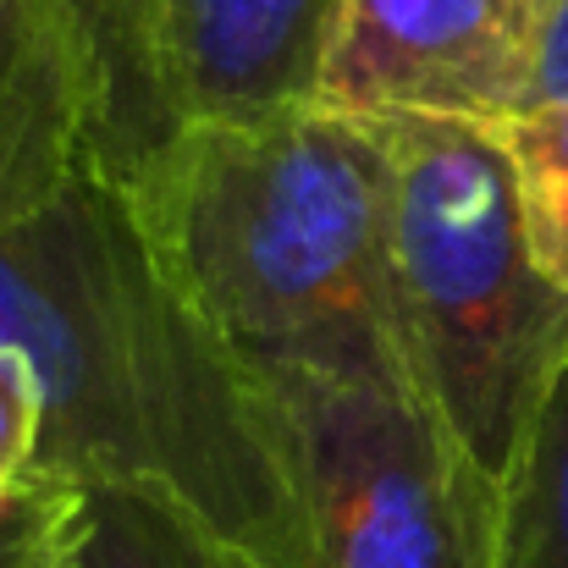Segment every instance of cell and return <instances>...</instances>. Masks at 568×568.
I'll return each instance as SVG.
<instances>
[{
	"label": "cell",
	"mask_w": 568,
	"mask_h": 568,
	"mask_svg": "<svg viewBox=\"0 0 568 568\" xmlns=\"http://www.w3.org/2000/svg\"><path fill=\"white\" fill-rule=\"evenodd\" d=\"M0 348L33 359L44 469L166 508L237 568H315L265 381L178 293L111 172L0 232Z\"/></svg>",
	"instance_id": "obj_1"
},
{
	"label": "cell",
	"mask_w": 568,
	"mask_h": 568,
	"mask_svg": "<svg viewBox=\"0 0 568 568\" xmlns=\"http://www.w3.org/2000/svg\"><path fill=\"white\" fill-rule=\"evenodd\" d=\"M116 183L178 293L254 376L419 397L371 122L304 105L248 128H178Z\"/></svg>",
	"instance_id": "obj_2"
},
{
	"label": "cell",
	"mask_w": 568,
	"mask_h": 568,
	"mask_svg": "<svg viewBox=\"0 0 568 568\" xmlns=\"http://www.w3.org/2000/svg\"><path fill=\"white\" fill-rule=\"evenodd\" d=\"M392 304L425 408L514 486L568 371V293L530 254L514 166L491 122L386 116Z\"/></svg>",
	"instance_id": "obj_3"
},
{
	"label": "cell",
	"mask_w": 568,
	"mask_h": 568,
	"mask_svg": "<svg viewBox=\"0 0 568 568\" xmlns=\"http://www.w3.org/2000/svg\"><path fill=\"white\" fill-rule=\"evenodd\" d=\"M287 442L315 568H497L508 486L397 392L260 376Z\"/></svg>",
	"instance_id": "obj_4"
},
{
	"label": "cell",
	"mask_w": 568,
	"mask_h": 568,
	"mask_svg": "<svg viewBox=\"0 0 568 568\" xmlns=\"http://www.w3.org/2000/svg\"><path fill=\"white\" fill-rule=\"evenodd\" d=\"M530 0H332L315 105L354 122H503L519 105Z\"/></svg>",
	"instance_id": "obj_5"
},
{
	"label": "cell",
	"mask_w": 568,
	"mask_h": 568,
	"mask_svg": "<svg viewBox=\"0 0 568 568\" xmlns=\"http://www.w3.org/2000/svg\"><path fill=\"white\" fill-rule=\"evenodd\" d=\"M326 28L332 0H139L144 161L178 128H248L315 105Z\"/></svg>",
	"instance_id": "obj_6"
},
{
	"label": "cell",
	"mask_w": 568,
	"mask_h": 568,
	"mask_svg": "<svg viewBox=\"0 0 568 568\" xmlns=\"http://www.w3.org/2000/svg\"><path fill=\"white\" fill-rule=\"evenodd\" d=\"M94 166L78 55L44 0H0V232L55 204Z\"/></svg>",
	"instance_id": "obj_7"
},
{
	"label": "cell",
	"mask_w": 568,
	"mask_h": 568,
	"mask_svg": "<svg viewBox=\"0 0 568 568\" xmlns=\"http://www.w3.org/2000/svg\"><path fill=\"white\" fill-rule=\"evenodd\" d=\"M61 475V469H55ZM50 568H237L166 508L67 475V514Z\"/></svg>",
	"instance_id": "obj_8"
},
{
	"label": "cell",
	"mask_w": 568,
	"mask_h": 568,
	"mask_svg": "<svg viewBox=\"0 0 568 568\" xmlns=\"http://www.w3.org/2000/svg\"><path fill=\"white\" fill-rule=\"evenodd\" d=\"M61 22L89 111H94V166L128 178L144 161V116H139V67H133V6L139 0H44Z\"/></svg>",
	"instance_id": "obj_9"
},
{
	"label": "cell",
	"mask_w": 568,
	"mask_h": 568,
	"mask_svg": "<svg viewBox=\"0 0 568 568\" xmlns=\"http://www.w3.org/2000/svg\"><path fill=\"white\" fill-rule=\"evenodd\" d=\"M497 568H568V371L508 486Z\"/></svg>",
	"instance_id": "obj_10"
},
{
	"label": "cell",
	"mask_w": 568,
	"mask_h": 568,
	"mask_svg": "<svg viewBox=\"0 0 568 568\" xmlns=\"http://www.w3.org/2000/svg\"><path fill=\"white\" fill-rule=\"evenodd\" d=\"M525 210V237L547 282L568 293V111H525L491 122Z\"/></svg>",
	"instance_id": "obj_11"
},
{
	"label": "cell",
	"mask_w": 568,
	"mask_h": 568,
	"mask_svg": "<svg viewBox=\"0 0 568 568\" xmlns=\"http://www.w3.org/2000/svg\"><path fill=\"white\" fill-rule=\"evenodd\" d=\"M44 442V392L22 348H0V514L22 491Z\"/></svg>",
	"instance_id": "obj_12"
},
{
	"label": "cell",
	"mask_w": 568,
	"mask_h": 568,
	"mask_svg": "<svg viewBox=\"0 0 568 568\" xmlns=\"http://www.w3.org/2000/svg\"><path fill=\"white\" fill-rule=\"evenodd\" d=\"M67 514V475L33 464L11 508L0 514V568H50Z\"/></svg>",
	"instance_id": "obj_13"
},
{
	"label": "cell",
	"mask_w": 568,
	"mask_h": 568,
	"mask_svg": "<svg viewBox=\"0 0 568 568\" xmlns=\"http://www.w3.org/2000/svg\"><path fill=\"white\" fill-rule=\"evenodd\" d=\"M525 111H568V0H530V39H525V78L514 116Z\"/></svg>",
	"instance_id": "obj_14"
}]
</instances>
